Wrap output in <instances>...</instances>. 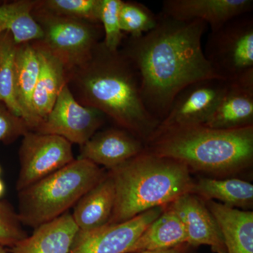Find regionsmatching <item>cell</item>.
I'll use <instances>...</instances> for the list:
<instances>
[{
  "label": "cell",
  "instance_id": "7",
  "mask_svg": "<svg viewBox=\"0 0 253 253\" xmlns=\"http://www.w3.org/2000/svg\"><path fill=\"white\" fill-rule=\"evenodd\" d=\"M32 14L42 31L41 41L66 72L85 63L104 38L101 24L51 14L36 6Z\"/></svg>",
  "mask_w": 253,
  "mask_h": 253
},
{
  "label": "cell",
  "instance_id": "33",
  "mask_svg": "<svg viewBox=\"0 0 253 253\" xmlns=\"http://www.w3.org/2000/svg\"><path fill=\"white\" fill-rule=\"evenodd\" d=\"M1 172V167H0V173Z\"/></svg>",
  "mask_w": 253,
  "mask_h": 253
},
{
  "label": "cell",
  "instance_id": "9",
  "mask_svg": "<svg viewBox=\"0 0 253 253\" xmlns=\"http://www.w3.org/2000/svg\"><path fill=\"white\" fill-rule=\"evenodd\" d=\"M106 118L97 109L81 104L66 84L48 116L33 131L59 136L81 146L97 132Z\"/></svg>",
  "mask_w": 253,
  "mask_h": 253
},
{
  "label": "cell",
  "instance_id": "1",
  "mask_svg": "<svg viewBox=\"0 0 253 253\" xmlns=\"http://www.w3.org/2000/svg\"><path fill=\"white\" fill-rule=\"evenodd\" d=\"M207 27L203 21H179L161 13L152 31L123 41L120 49L139 74L145 107L160 123L186 86L223 80L205 56L202 40Z\"/></svg>",
  "mask_w": 253,
  "mask_h": 253
},
{
  "label": "cell",
  "instance_id": "32",
  "mask_svg": "<svg viewBox=\"0 0 253 253\" xmlns=\"http://www.w3.org/2000/svg\"><path fill=\"white\" fill-rule=\"evenodd\" d=\"M0 253H8L6 250L5 249V247L0 246Z\"/></svg>",
  "mask_w": 253,
  "mask_h": 253
},
{
  "label": "cell",
  "instance_id": "30",
  "mask_svg": "<svg viewBox=\"0 0 253 253\" xmlns=\"http://www.w3.org/2000/svg\"><path fill=\"white\" fill-rule=\"evenodd\" d=\"M191 248L187 244L179 245L176 247L161 251H144V252L131 253H191Z\"/></svg>",
  "mask_w": 253,
  "mask_h": 253
},
{
  "label": "cell",
  "instance_id": "20",
  "mask_svg": "<svg viewBox=\"0 0 253 253\" xmlns=\"http://www.w3.org/2000/svg\"><path fill=\"white\" fill-rule=\"evenodd\" d=\"M41 71L39 56L32 42L18 44L15 56V93L22 119L34 129L33 97Z\"/></svg>",
  "mask_w": 253,
  "mask_h": 253
},
{
  "label": "cell",
  "instance_id": "2",
  "mask_svg": "<svg viewBox=\"0 0 253 253\" xmlns=\"http://www.w3.org/2000/svg\"><path fill=\"white\" fill-rule=\"evenodd\" d=\"M67 85L81 104L101 111L144 142L159 126L145 107L136 68L121 49L110 51L102 41L85 63L67 72Z\"/></svg>",
  "mask_w": 253,
  "mask_h": 253
},
{
  "label": "cell",
  "instance_id": "10",
  "mask_svg": "<svg viewBox=\"0 0 253 253\" xmlns=\"http://www.w3.org/2000/svg\"><path fill=\"white\" fill-rule=\"evenodd\" d=\"M226 87L227 82L220 79L204 80L186 86L176 96L157 129L204 125Z\"/></svg>",
  "mask_w": 253,
  "mask_h": 253
},
{
  "label": "cell",
  "instance_id": "29",
  "mask_svg": "<svg viewBox=\"0 0 253 253\" xmlns=\"http://www.w3.org/2000/svg\"><path fill=\"white\" fill-rule=\"evenodd\" d=\"M29 131L22 118L16 116L6 105L0 102V141L9 144Z\"/></svg>",
  "mask_w": 253,
  "mask_h": 253
},
{
  "label": "cell",
  "instance_id": "11",
  "mask_svg": "<svg viewBox=\"0 0 253 253\" xmlns=\"http://www.w3.org/2000/svg\"><path fill=\"white\" fill-rule=\"evenodd\" d=\"M165 209L153 208L123 222L107 224L91 232H78L69 253H127Z\"/></svg>",
  "mask_w": 253,
  "mask_h": 253
},
{
  "label": "cell",
  "instance_id": "23",
  "mask_svg": "<svg viewBox=\"0 0 253 253\" xmlns=\"http://www.w3.org/2000/svg\"><path fill=\"white\" fill-rule=\"evenodd\" d=\"M191 194H199L209 201L218 200L233 208L250 207L253 202V184L239 179H201L194 183Z\"/></svg>",
  "mask_w": 253,
  "mask_h": 253
},
{
  "label": "cell",
  "instance_id": "17",
  "mask_svg": "<svg viewBox=\"0 0 253 253\" xmlns=\"http://www.w3.org/2000/svg\"><path fill=\"white\" fill-rule=\"evenodd\" d=\"M204 126L220 129L253 126V84L227 83L225 92Z\"/></svg>",
  "mask_w": 253,
  "mask_h": 253
},
{
  "label": "cell",
  "instance_id": "25",
  "mask_svg": "<svg viewBox=\"0 0 253 253\" xmlns=\"http://www.w3.org/2000/svg\"><path fill=\"white\" fill-rule=\"evenodd\" d=\"M101 0H41L36 8L51 14L100 24Z\"/></svg>",
  "mask_w": 253,
  "mask_h": 253
},
{
  "label": "cell",
  "instance_id": "21",
  "mask_svg": "<svg viewBox=\"0 0 253 253\" xmlns=\"http://www.w3.org/2000/svg\"><path fill=\"white\" fill-rule=\"evenodd\" d=\"M187 244L182 221L169 206L146 229L127 253L161 251Z\"/></svg>",
  "mask_w": 253,
  "mask_h": 253
},
{
  "label": "cell",
  "instance_id": "15",
  "mask_svg": "<svg viewBox=\"0 0 253 253\" xmlns=\"http://www.w3.org/2000/svg\"><path fill=\"white\" fill-rule=\"evenodd\" d=\"M32 44L36 48L41 62V71L33 97V113L36 125L33 131L45 119L60 92L67 84V72L41 41L33 42Z\"/></svg>",
  "mask_w": 253,
  "mask_h": 253
},
{
  "label": "cell",
  "instance_id": "26",
  "mask_svg": "<svg viewBox=\"0 0 253 253\" xmlns=\"http://www.w3.org/2000/svg\"><path fill=\"white\" fill-rule=\"evenodd\" d=\"M121 30L130 38H139L152 31L158 23L155 14L146 5L134 1H123L120 8Z\"/></svg>",
  "mask_w": 253,
  "mask_h": 253
},
{
  "label": "cell",
  "instance_id": "5",
  "mask_svg": "<svg viewBox=\"0 0 253 253\" xmlns=\"http://www.w3.org/2000/svg\"><path fill=\"white\" fill-rule=\"evenodd\" d=\"M106 174L99 166L84 159H75L59 170L18 191V217L24 225L36 228L56 219Z\"/></svg>",
  "mask_w": 253,
  "mask_h": 253
},
{
  "label": "cell",
  "instance_id": "12",
  "mask_svg": "<svg viewBox=\"0 0 253 253\" xmlns=\"http://www.w3.org/2000/svg\"><path fill=\"white\" fill-rule=\"evenodd\" d=\"M253 9L252 0H166L161 13L179 21H203L213 32Z\"/></svg>",
  "mask_w": 253,
  "mask_h": 253
},
{
  "label": "cell",
  "instance_id": "28",
  "mask_svg": "<svg viewBox=\"0 0 253 253\" xmlns=\"http://www.w3.org/2000/svg\"><path fill=\"white\" fill-rule=\"evenodd\" d=\"M27 236L18 212L7 202L0 201V246L11 249Z\"/></svg>",
  "mask_w": 253,
  "mask_h": 253
},
{
  "label": "cell",
  "instance_id": "6",
  "mask_svg": "<svg viewBox=\"0 0 253 253\" xmlns=\"http://www.w3.org/2000/svg\"><path fill=\"white\" fill-rule=\"evenodd\" d=\"M214 71L229 83L253 84V17L242 15L211 32L204 49Z\"/></svg>",
  "mask_w": 253,
  "mask_h": 253
},
{
  "label": "cell",
  "instance_id": "31",
  "mask_svg": "<svg viewBox=\"0 0 253 253\" xmlns=\"http://www.w3.org/2000/svg\"><path fill=\"white\" fill-rule=\"evenodd\" d=\"M5 191V186L3 181L0 179V198L3 196Z\"/></svg>",
  "mask_w": 253,
  "mask_h": 253
},
{
  "label": "cell",
  "instance_id": "27",
  "mask_svg": "<svg viewBox=\"0 0 253 253\" xmlns=\"http://www.w3.org/2000/svg\"><path fill=\"white\" fill-rule=\"evenodd\" d=\"M123 0H101L99 21L104 38L102 42L110 51L121 49L123 41L126 38L120 25V8Z\"/></svg>",
  "mask_w": 253,
  "mask_h": 253
},
{
  "label": "cell",
  "instance_id": "8",
  "mask_svg": "<svg viewBox=\"0 0 253 253\" xmlns=\"http://www.w3.org/2000/svg\"><path fill=\"white\" fill-rule=\"evenodd\" d=\"M20 171L16 190L26 189L75 160L72 144L59 136L29 131L19 149Z\"/></svg>",
  "mask_w": 253,
  "mask_h": 253
},
{
  "label": "cell",
  "instance_id": "3",
  "mask_svg": "<svg viewBox=\"0 0 253 253\" xmlns=\"http://www.w3.org/2000/svg\"><path fill=\"white\" fill-rule=\"evenodd\" d=\"M146 150L191 169L214 173L241 170L253 158V126L235 129L206 126L157 129Z\"/></svg>",
  "mask_w": 253,
  "mask_h": 253
},
{
  "label": "cell",
  "instance_id": "24",
  "mask_svg": "<svg viewBox=\"0 0 253 253\" xmlns=\"http://www.w3.org/2000/svg\"><path fill=\"white\" fill-rule=\"evenodd\" d=\"M17 45L10 32L0 35V102L22 118L15 93V56Z\"/></svg>",
  "mask_w": 253,
  "mask_h": 253
},
{
  "label": "cell",
  "instance_id": "4",
  "mask_svg": "<svg viewBox=\"0 0 253 253\" xmlns=\"http://www.w3.org/2000/svg\"><path fill=\"white\" fill-rule=\"evenodd\" d=\"M109 173L114 181L116 201L108 224L129 220L153 208H166L191 193L194 184L185 165L146 149Z\"/></svg>",
  "mask_w": 253,
  "mask_h": 253
},
{
  "label": "cell",
  "instance_id": "13",
  "mask_svg": "<svg viewBox=\"0 0 253 253\" xmlns=\"http://www.w3.org/2000/svg\"><path fill=\"white\" fill-rule=\"evenodd\" d=\"M144 144L129 131L113 128L95 133L81 146L78 158L111 169L144 151Z\"/></svg>",
  "mask_w": 253,
  "mask_h": 253
},
{
  "label": "cell",
  "instance_id": "22",
  "mask_svg": "<svg viewBox=\"0 0 253 253\" xmlns=\"http://www.w3.org/2000/svg\"><path fill=\"white\" fill-rule=\"evenodd\" d=\"M37 0L0 2V35L10 32L16 44L41 41L43 33L33 18Z\"/></svg>",
  "mask_w": 253,
  "mask_h": 253
},
{
  "label": "cell",
  "instance_id": "14",
  "mask_svg": "<svg viewBox=\"0 0 253 253\" xmlns=\"http://www.w3.org/2000/svg\"><path fill=\"white\" fill-rule=\"evenodd\" d=\"M184 224L187 244L191 247L206 245L214 253H226L225 245L217 221L194 195L188 193L169 205Z\"/></svg>",
  "mask_w": 253,
  "mask_h": 253
},
{
  "label": "cell",
  "instance_id": "18",
  "mask_svg": "<svg viewBox=\"0 0 253 253\" xmlns=\"http://www.w3.org/2000/svg\"><path fill=\"white\" fill-rule=\"evenodd\" d=\"M78 229L71 213H65L35 229L11 248V253H69Z\"/></svg>",
  "mask_w": 253,
  "mask_h": 253
},
{
  "label": "cell",
  "instance_id": "16",
  "mask_svg": "<svg viewBox=\"0 0 253 253\" xmlns=\"http://www.w3.org/2000/svg\"><path fill=\"white\" fill-rule=\"evenodd\" d=\"M115 201L114 181L109 173L75 205L71 215L78 232H91L107 225L112 216Z\"/></svg>",
  "mask_w": 253,
  "mask_h": 253
},
{
  "label": "cell",
  "instance_id": "19",
  "mask_svg": "<svg viewBox=\"0 0 253 253\" xmlns=\"http://www.w3.org/2000/svg\"><path fill=\"white\" fill-rule=\"evenodd\" d=\"M208 206L222 234L226 253H253V212L213 201Z\"/></svg>",
  "mask_w": 253,
  "mask_h": 253
},
{
  "label": "cell",
  "instance_id": "34",
  "mask_svg": "<svg viewBox=\"0 0 253 253\" xmlns=\"http://www.w3.org/2000/svg\"><path fill=\"white\" fill-rule=\"evenodd\" d=\"M0 2H1V1H0Z\"/></svg>",
  "mask_w": 253,
  "mask_h": 253
}]
</instances>
